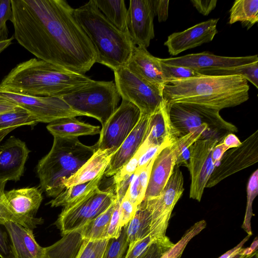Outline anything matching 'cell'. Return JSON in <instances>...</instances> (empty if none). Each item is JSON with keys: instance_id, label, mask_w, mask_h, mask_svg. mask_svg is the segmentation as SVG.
<instances>
[{"instance_id": "cell-1", "label": "cell", "mask_w": 258, "mask_h": 258, "mask_svg": "<svg viewBox=\"0 0 258 258\" xmlns=\"http://www.w3.org/2000/svg\"><path fill=\"white\" fill-rule=\"evenodd\" d=\"M14 38L36 56L84 75L96 62L94 46L63 0H11Z\"/></svg>"}, {"instance_id": "cell-2", "label": "cell", "mask_w": 258, "mask_h": 258, "mask_svg": "<svg viewBox=\"0 0 258 258\" xmlns=\"http://www.w3.org/2000/svg\"><path fill=\"white\" fill-rule=\"evenodd\" d=\"M248 81L240 76L203 75L176 80L165 85L164 101L184 103L218 111L239 105L249 99Z\"/></svg>"}, {"instance_id": "cell-3", "label": "cell", "mask_w": 258, "mask_h": 258, "mask_svg": "<svg viewBox=\"0 0 258 258\" xmlns=\"http://www.w3.org/2000/svg\"><path fill=\"white\" fill-rule=\"evenodd\" d=\"M94 80L44 60L33 58L18 64L2 80L5 90L36 96L59 97Z\"/></svg>"}, {"instance_id": "cell-4", "label": "cell", "mask_w": 258, "mask_h": 258, "mask_svg": "<svg viewBox=\"0 0 258 258\" xmlns=\"http://www.w3.org/2000/svg\"><path fill=\"white\" fill-rule=\"evenodd\" d=\"M75 17L96 51V62L113 71L126 66L135 46L128 34L117 29L94 0L74 9Z\"/></svg>"}, {"instance_id": "cell-5", "label": "cell", "mask_w": 258, "mask_h": 258, "mask_svg": "<svg viewBox=\"0 0 258 258\" xmlns=\"http://www.w3.org/2000/svg\"><path fill=\"white\" fill-rule=\"evenodd\" d=\"M52 147L36 166L39 185L47 196L55 198L66 189L64 181L75 174L97 150L78 138L54 137Z\"/></svg>"}, {"instance_id": "cell-6", "label": "cell", "mask_w": 258, "mask_h": 258, "mask_svg": "<svg viewBox=\"0 0 258 258\" xmlns=\"http://www.w3.org/2000/svg\"><path fill=\"white\" fill-rule=\"evenodd\" d=\"M74 111L96 118L103 126L117 108L120 96L112 81H96L60 95Z\"/></svg>"}, {"instance_id": "cell-7", "label": "cell", "mask_w": 258, "mask_h": 258, "mask_svg": "<svg viewBox=\"0 0 258 258\" xmlns=\"http://www.w3.org/2000/svg\"><path fill=\"white\" fill-rule=\"evenodd\" d=\"M166 104L170 120L181 136L198 130L205 131L210 137L217 136L221 131L238 132L236 126L225 120L218 110L192 104Z\"/></svg>"}, {"instance_id": "cell-8", "label": "cell", "mask_w": 258, "mask_h": 258, "mask_svg": "<svg viewBox=\"0 0 258 258\" xmlns=\"http://www.w3.org/2000/svg\"><path fill=\"white\" fill-rule=\"evenodd\" d=\"M183 177L175 166L166 184L156 197L144 200L140 204L150 213V237L153 242L169 243L166 232L174 207L184 191Z\"/></svg>"}, {"instance_id": "cell-9", "label": "cell", "mask_w": 258, "mask_h": 258, "mask_svg": "<svg viewBox=\"0 0 258 258\" xmlns=\"http://www.w3.org/2000/svg\"><path fill=\"white\" fill-rule=\"evenodd\" d=\"M113 72L120 96L135 105L142 114L151 115L163 102L161 92L125 66Z\"/></svg>"}, {"instance_id": "cell-10", "label": "cell", "mask_w": 258, "mask_h": 258, "mask_svg": "<svg viewBox=\"0 0 258 258\" xmlns=\"http://www.w3.org/2000/svg\"><path fill=\"white\" fill-rule=\"evenodd\" d=\"M0 97L25 109L38 122L49 123L62 118L84 116L73 110L59 97L25 95L10 92L0 87Z\"/></svg>"}, {"instance_id": "cell-11", "label": "cell", "mask_w": 258, "mask_h": 258, "mask_svg": "<svg viewBox=\"0 0 258 258\" xmlns=\"http://www.w3.org/2000/svg\"><path fill=\"white\" fill-rule=\"evenodd\" d=\"M141 116L133 103L122 99L119 106L102 126L97 149L113 154L133 131Z\"/></svg>"}, {"instance_id": "cell-12", "label": "cell", "mask_w": 258, "mask_h": 258, "mask_svg": "<svg viewBox=\"0 0 258 258\" xmlns=\"http://www.w3.org/2000/svg\"><path fill=\"white\" fill-rule=\"evenodd\" d=\"M225 135L221 138L213 136L199 139L190 146L187 168L191 177L190 198L201 201L207 182L215 168L212 159L213 149L222 141Z\"/></svg>"}, {"instance_id": "cell-13", "label": "cell", "mask_w": 258, "mask_h": 258, "mask_svg": "<svg viewBox=\"0 0 258 258\" xmlns=\"http://www.w3.org/2000/svg\"><path fill=\"white\" fill-rule=\"evenodd\" d=\"M258 161V131L237 147L226 151L212 173L206 187H212L227 177Z\"/></svg>"}, {"instance_id": "cell-14", "label": "cell", "mask_w": 258, "mask_h": 258, "mask_svg": "<svg viewBox=\"0 0 258 258\" xmlns=\"http://www.w3.org/2000/svg\"><path fill=\"white\" fill-rule=\"evenodd\" d=\"M153 0H131L127 10V25L134 45L147 48L154 38Z\"/></svg>"}, {"instance_id": "cell-15", "label": "cell", "mask_w": 258, "mask_h": 258, "mask_svg": "<svg viewBox=\"0 0 258 258\" xmlns=\"http://www.w3.org/2000/svg\"><path fill=\"white\" fill-rule=\"evenodd\" d=\"M5 196L12 211L23 222L25 228L33 230L43 223V219L35 217L43 200L38 188L13 189L5 192Z\"/></svg>"}, {"instance_id": "cell-16", "label": "cell", "mask_w": 258, "mask_h": 258, "mask_svg": "<svg viewBox=\"0 0 258 258\" xmlns=\"http://www.w3.org/2000/svg\"><path fill=\"white\" fill-rule=\"evenodd\" d=\"M166 64L185 67L199 71L216 69L229 68L241 66L258 61L257 55L228 57L216 55L203 52L176 57L159 58Z\"/></svg>"}, {"instance_id": "cell-17", "label": "cell", "mask_w": 258, "mask_h": 258, "mask_svg": "<svg viewBox=\"0 0 258 258\" xmlns=\"http://www.w3.org/2000/svg\"><path fill=\"white\" fill-rule=\"evenodd\" d=\"M219 19H211L188 29L170 35L164 45L171 55H176L189 49L211 42L218 33Z\"/></svg>"}, {"instance_id": "cell-18", "label": "cell", "mask_w": 258, "mask_h": 258, "mask_svg": "<svg viewBox=\"0 0 258 258\" xmlns=\"http://www.w3.org/2000/svg\"><path fill=\"white\" fill-rule=\"evenodd\" d=\"M30 152L25 142L14 136L0 144V183L20 179Z\"/></svg>"}, {"instance_id": "cell-19", "label": "cell", "mask_w": 258, "mask_h": 258, "mask_svg": "<svg viewBox=\"0 0 258 258\" xmlns=\"http://www.w3.org/2000/svg\"><path fill=\"white\" fill-rule=\"evenodd\" d=\"M125 67L162 93L167 84L161 62L146 48L135 45Z\"/></svg>"}, {"instance_id": "cell-20", "label": "cell", "mask_w": 258, "mask_h": 258, "mask_svg": "<svg viewBox=\"0 0 258 258\" xmlns=\"http://www.w3.org/2000/svg\"><path fill=\"white\" fill-rule=\"evenodd\" d=\"M181 137L172 124L164 101L149 116L145 136L141 144L146 149L152 146L170 145Z\"/></svg>"}, {"instance_id": "cell-21", "label": "cell", "mask_w": 258, "mask_h": 258, "mask_svg": "<svg viewBox=\"0 0 258 258\" xmlns=\"http://www.w3.org/2000/svg\"><path fill=\"white\" fill-rule=\"evenodd\" d=\"M95 189L63 207L54 223L62 236L80 229L96 217L91 205V197Z\"/></svg>"}, {"instance_id": "cell-22", "label": "cell", "mask_w": 258, "mask_h": 258, "mask_svg": "<svg viewBox=\"0 0 258 258\" xmlns=\"http://www.w3.org/2000/svg\"><path fill=\"white\" fill-rule=\"evenodd\" d=\"M149 117V115L141 114L133 131L111 157L104 175L113 176L134 156L143 142Z\"/></svg>"}, {"instance_id": "cell-23", "label": "cell", "mask_w": 258, "mask_h": 258, "mask_svg": "<svg viewBox=\"0 0 258 258\" xmlns=\"http://www.w3.org/2000/svg\"><path fill=\"white\" fill-rule=\"evenodd\" d=\"M176 154L171 144L163 148L156 156L144 200L157 196L172 174L176 165Z\"/></svg>"}, {"instance_id": "cell-24", "label": "cell", "mask_w": 258, "mask_h": 258, "mask_svg": "<svg viewBox=\"0 0 258 258\" xmlns=\"http://www.w3.org/2000/svg\"><path fill=\"white\" fill-rule=\"evenodd\" d=\"M1 221L8 231L17 258H44V247L36 242L33 230L13 221Z\"/></svg>"}, {"instance_id": "cell-25", "label": "cell", "mask_w": 258, "mask_h": 258, "mask_svg": "<svg viewBox=\"0 0 258 258\" xmlns=\"http://www.w3.org/2000/svg\"><path fill=\"white\" fill-rule=\"evenodd\" d=\"M113 154L108 150L97 149L90 159L64 182L65 187L89 182L105 171Z\"/></svg>"}, {"instance_id": "cell-26", "label": "cell", "mask_w": 258, "mask_h": 258, "mask_svg": "<svg viewBox=\"0 0 258 258\" xmlns=\"http://www.w3.org/2000/svg\"><path fill=\"white\" fill-rule=\"evenodd\" d=\"M49 132L54 137L78 138L80 136L100 134L99 126L82 122L74 117H64L54 120L47 125Z\"/></svg>"}, {"instance_id": "cell-27", "label": "cell", "mask_w": 258, "mask_h": 258, "mask_svg": "<svg viewBox=\"0 0 258 258\" xmlns=\"http://www.w3.org/2000/svg\"><path fill=\"white\" fill-rule=\"evenodd\" d=\"M84 240L81 229L70 232L44 247V258H77Z\"/></svg>"}, {"instance_id": "cell-28", "label": "cell", "mask_w": 258, "mask_h": 258, "mask_svg": "<svg viewBox=\"0 0 258 258\" xmlns=\"http://www.w3.org/2000/svg\"><path fill=\"white\" fill-rule=\"evenodd\" d=\"M94 1L100 11L112 24L121 32L128 34L127 10L123 0Z\"/></svg>"}, {"instance_id": "cell-29", "label": "cell", "mask_w": 258, "mask_h": 258, "mask_svg": "<svg viewBox=\"0 0 258 258\" xmlns=\"http://www.w3.org/2000/svg\"><path fill=\"white\" fill-rule=\"evenodd\" d=\"M258 21L257 0H236L230 10L228 23L240 22L247 29Z\"/></svg>"}, {"instance_id": "cell-30", "label": "cell", "mask_w": 258, "mask_h": 258, "mask_svg": "<svg viewBox=\"0 0 258 258\" xmlns=\"http://www.w3.org/2000/svg\"><path fill=\"white\" fill-rule=\"evenodd\" d=\"M104 172L100 174L93 180L82 184L66 188L48 204L51 207H65L80 199L94 189L98 187Z\"/></svg>"}, {"instance_id": "cell-31", "label": "cell", "mask_w": 258, "mask_h": 258, "mask_svg": "<svg viewBox=\"0 0 258 258\" xmlns=\"http://www.w3.org/2000/svg\"><path fill=\"white\" fill-rule=\"evenodd\" d=\"M150 213L140 204L135 215L127 225L126 234L128 243L150 235Z\"/></svg>"}, {"instance_id": "cell-32", "label": "cell", "mask_w": 258, "mask_h": 258, "mask_svg": "<svg viewBox=\"0 0 258 258\" xmlns=\"http://www.w3.org/2000/svg\"><path fill=\"white\" fill-rule=\"evenodd\" d=\"M115 205V200L105 211L80 228L84 239H107V230Z\"/></svg>"}, {"instance_id": "cell-33", "label": "cell", "mask_w": 258, "mask_h": 258, "mask_svg": "<svg viewBox=\"0 0 258 258\" xmlns=\"http://www.w3.org/2000/svg\"><path fill=\"white\" fill-rule=\"evenodd\" d=\"M198 71L203 75L240 76L258 88V61L236 67Z\"/></svg>"}, {"instance_id": "cell-34", "label": "cell", "mask_w": 258, "mask_h": 258, "mask_svg": "<svg viewBox=\"0 0 258 258\" xmlns=\"http://www.w3.org/2000/svg\"><path fill=\"white\" fill-rule=\"evenodd\" d=\"M38 123L27 110L17 106L13 110L0 114V131L27 125L34 126Z\"/></svg>"}, {"instance_id": "cell-35", "label": "cell", "mask_w": 258, "mask_h": 258, "mask_svg": "<svg viewBox=\"0 0 258 258\" xmlns=\"http://www.w3.org/2000/svg\"><path fill=\"white\" fill-rule=\"evenodd\" d=\"M247 203L245 215L242 228L248 235H252L251 218L253 215L252 205L258 194V170L256 169L250 175L247 185Z\"/></svg>"}, {"instance_id": "cell-36", "label": "cell", "mask_w": 258, "mask_h": 258, "mask_svg": "<svg viewBox=\"0 0 258 258\" xmlns=\"http://www.w3.org/2000/svg\"><path fill=\"white\" fill-rule=\"evenodd\" d=\"M160 62L167 84L172 81L190 79L201 75L198 71L189 68L168 65Z\"/></svg>"}, {"instance_id": "cell-37", "label": "cell", "mask_w": 258, "mask_h": 258, "mask_svg": "<svg viewBox=\"0 0 258 258\" xmlns=\"http://www.w3.org/2000/svg\"><path fill=\"white\" fill-rule=\"evenodd\" d=\"M108 241L85 239L77 258H104Z\"/></svg>"}, {"instance_id": "cell-38", "label": "cell", "mask_w": 258, "mask_h": 258, "mask_svg": "<svg viewBox=\"0 0 258 258\" xmlns=\"http://www.w3.org/2000/svg\"><path fill=\"white\" fill-rule=\"evenodd\" d=\"M127 225L122 228L118 238L109 239L104 258L125 257L129 245L126 239Z\"/></svg>"}, {"instance_id": "cell-39", "label": "cell", "mask_w": 258, "mask_h": 258, "mask_svg": "<svg viewBox=\"0 0 258 258\" xmlns=\"http://www.w3.org/2000/svg\"><path fill=\"white\" fill-rule=\"evenodd\" d=\"M146 150L141 145L134 156L113 176L114 185L132 178L137 168L140 158Z\"/></svg>"}, {"instance_id": "cell-40", "label": "cell", "mask_w": 258, "mask_h": 258, "mask_svg": "<svg viewBox=\"0 0 258 258\" xmlns=\"http://www.w3.org/2000/svg\"><path fill=\"white\" fill-rule=\"evenodd\" d=\"M12 19L11 0H0V41L9 39L6 22L8 20L11 22Z\"/></svg>"}, {"instance_id": "cell-41", "label": "cell", "mask_w": 258, "mask_h": 258, "mask_svg": "<svg viewBox=\"0 0 258 258\" xmlns=\"http://www.w3.org/2000/svg\"><path fill=\"white\" fill-rule=\"evenodd\" d=\"M138 206L125 195L119 206V224L122 228L127 225L135 215Z\"/></svg>"}, {"instance_id": "cell-42", "label": "cell", "mask_w": 258, "mask_h": 258, "mask_svg": "<svg viewBox=\"0 0 258 258\" xmlns=\"http://www.w3.org/2000/svg\"><path fill=\"white\" fill-rule=\"evenodd\" d=\"M0 219V257L17 258L6 227Z\"/></svg>"}, {"instance_id": "cell-43", "label": "cell", "mask_w": 258, "mask_h": 258, "mask_svg": "<svg viewBox=\"0 0 258 258\" xmlns=\"http://www.w3.org/2000/svg\"><path fill=\"white\" fill-rule=\"evenodd\" d=\"M6 183H0V219L13 221L24 226L23 222L12 211L5 196Z\"/></svg>"}, {"instance_id": "cell-44", "label": "cell", "mask_w": 258, "mask_h": 258, "mask_svg": "<svg viewBox=\"0 0 258 258\" xmlns=\"http://www.w3.org/2000/svg\"><path fill=\"white\" fill-rule=\"evenodd\" d=\"M121 200L116 197L115 207L107 230V239L117 238L120 234L122 228L120 227L119 224V206Z\"/></svg>"}, {"instance_id": "cell-45", "label": "cell", "mask_w": 258, "mask_h": 258, "mask_svg": "<svg viewBox=\"0 0 258 258\" xmlns=\"http://www.w3.org/2000/svg\"><path fill=\"white\" fill-rule=\"evenodd\" d=\"M152 243L150 235H148L130 243L124 258H138Z\"/></svg>"}, {"instance_id": "cell-46", "label": "cell", "mask_w": 258, "mask_h": 258, "mask_svg": "<svg viewBox=\"0 0 258 258\" xmlns=\"http://www.w3.org/2000/svg\"><path fill=\"white\" fill-rule=\"evenodd\" d=\"M125 195L137 206L143 201L140 192L139 174L136 171L132 176Z\"/></svg>"}, {"instance_id": "cell-47", "label": "cell", "mask_w": 258, "mask_h": 258, "mask_svg": "<svg viewBox=\"0 0 258 258\" xmlns=\"http://www.w3.org/2000/svg\"><path fill=\"white\" fill-rule=\"evenodd\" d=\"M174 244L153 242L138 258H160Z\"/></svg>"}, {"instance_id": "cell-48", "label": "cell", "mask_w": 258, "mask_h": 258, "mask_svg": "<svg viewBox=\"0 0 258 258\" xmlns=\"http://www.w3.org/2000/svg\"><path fill=\"white\" fill-rule=\"evenodd\" d=\"M169 145L152 146L148 148L140 157L137 169H140L147 165L163 148ZM136 169V170H137Z\"/></svg>"}, {"instance_id": "cell-49", "label": "cell", "mask_w": 258, "mask_h": 258, "mask_svg": "<svg viewBox=\"0 0 258 258\" xmlns=\"http://www.w3.org/2000/svg\"><path fill=\"white\" fill-rule=\"evenodd\" d=\"M193 6L201 14L208 16L216 8L217 0H191Z\"/></svg>"}, {"instance_id": "cell-50", "label": "cell", "mask_w": 258, "mask_h": 258, "mask_svg": "<svg viewBox=\"0 0 258 258\" xmlns=\"http://www.w3.org/2000/svg\"><path fill=\"white\" fill-rule=\"evenodd\" d=\"M155 15L159 22L166 21L168 17L169 1L167 0H153Z\"/></svg>"}, {"instance_id": "cell-51", "label": "cell", "mask_w": 258, "mask_h": 258, "mask_svg": "<svg viewBox=\"0 0 258 258\" xmlns=\"http://www.w3.org/2000/svg\"><path fill=\"white\" fill-rule=\"evenodd\" d=\"M229 149L222 142L218 143L214 146L212 152V159L215 167L219 162L225 152Z\"/></svg>"}, {"instance_id": "cell-52", "label": "cell", "mask_w": 258, "mask_h": 258, "mask_svg": "<svg viewBox=\"0 0 258 258\" xmlns=\"http://www.w3.org/2000/svg\"><path fill=\"white\" fill-rule=\"evenodd\" d=\"M222 143L229 149L236 148L240 145L241 142L237 137L232 133H228L224 137Z\"/></svg>"}, {"instance_id": "cell-53", "label": "cell", "mask_w": 258, "mask_h": 258, "mask_svg": "<svg viewBox=\"0 0 258 258\" xmlns=\"http://www.w3.org/2000/svg\"><path fill=\"white\" fill-rule=\"evenodd\" d=\"M250 236V235H247L238 245L227 251L219 258H232L240 253L243 249L242 248L243 245L248 240Z\"/></svg>"}, {"instance_id": "cell-54", "label": "cell", "mask_w": 258, "mask_h": 258, "mask_svg": "<svg viewBox=\"0 0 258 258\" xmlns=\"http://www.w3.org/2000/svg\"><path fill=\"white\" fill-rule=\"evenodd\" d=\"M190 147L181 152L176 159L175 167L179 168L180 166H183L188 168L190 158Z\"/></svg>"}, {"instance_id": "cell-55", "label": "cell", "mask_w": 258, "mask_h": 258, "mask_svg": "<svg viewBox=\"0 0 258 258\" xmlns=\"http://www.w3.org/2000/svg\"><path fill=\"white\" fill-rule=\"evenodd\" d=\"M17 106L15 103L0 97V114L13 110Z\"/></svg>"}, {"instance_id": "cell-56", "label": "cell", "mask_w": 258, "mask_h": 258, "mask_svg": "<svg viewBox=\"0 0 258 258\" xmlns=\"http://www.w3.org/2000/svg\"><path fill=\"white\" fill-rule=\"evenodd\" d=\"M14 38V36H12L7 40L0 41V53L12 44Z\"/></svg>"}, {"instance_id": "cell-57", "label": "cell", "mask_w": 258, "mask_h": 258, "mask_svg": "<svg viewBox=\"0 0 258 258\" xmlns=\"http://www.w3.org/2000/svg\"><path fill=\"white\" fill-rule=\"evenodd\" d=\"M14 130V128H11L0 131V143L7 135Z\"/></svg>"}, {"instance_id": "cell-58", "label": "cell", "mask_w": 258, "mask_h": 258, "mask_svg": "<svg viewBox=\"0 0 258 258\" xmlns=\"http://www.w3.org/2000/svg\"><path fill=\"white\" fill-rule=\"evenodd\" d=\"M244 258H258L257 257V250L253 251L251 253L245 255Z\"/></svg>"}, {"instance_id": "cell-59", "label": "cell", "mask_w": 258, "mask_h": 258, "mask_svg": "<svg viewBox=\"0 0 258 258\" xmlns=\"http://www.w3.org/2000/svg\"><path fill=\"white\" fill-rule=\"evenodd\" d=\"M244 249V248L243 249L242 251L240 253H238V254L236 255L235 256H233L232 258H244V256L246 255L243 254Z\"/></svg>"}]
</instances>
